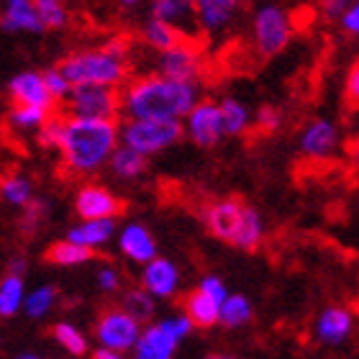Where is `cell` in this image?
<instances>
[{
    "mask_svg": "<svg viewBox=\"0 0 359 359\" xmlns=\"http://www.w3.org/2000/svg\"><path fill=\"white\" fill-rule=\"evenodd\" d=\"M97 285H100V290L105 292H113L118 287V272L113 267H103L97 272Z\"/></svg>",
    "mask_w": 359,
    "mask_h": 359,
    "instance_id": "cell-43",
    "label": "cell"
},
{
    "mask_svg": "<svg viewBox=\"0 0 359 359\" xmlns=\"http://www.w3.org/2000/svg\"><path fill=\"white\" fill-rule=\"evenodd\" d=\"M241 8V0H195L198 21L203 34H221L233 23Z\"/></svg>",
    "mask_w": 359,
    "mask_h": 359,
    "instance_id": "cell-17",
    "label": "cell"
},
{
    "mask_svg": "<svg viewBox=\"0 0 359 359\" xmlns=\"http://www.w3.org/2000/svg\"><path fill=\"white\" fill-rule=\"evenodd\" d=\"M142 337V321H136L126 308H105L95 321V339L100 346L116 349V352H128L134 349Z\"/></svg>",
    "mask_w": 359,
    "mask_h": 359,
    "instance_id": "cell-8",
    "label": "cell"
},
{
    "mask_svg": "<svg viewBox=\"0 0 359 359\" xmlns=\"http://www.w3.org/2000/svg\"><path fill=\"white\" fill-rule=\"evenodd\" d=\"M67 116L77 118H105L116 121L123 113V95L111 85H75L65 100Z\"/></svg>",
    "mask_w": 359,
    "mask_h": 359,
    "instance_id": "cell-5",
    "label": "cell"
},
{
    "mask_svg": "<svg viewBox=\"0 0 359 359\" xmlns=\"http://www.w3.org/2000/svg\"><path fill=\"white\" fill-rule=\"evenodd\" d=\"M208 359H233V357H226V354H213V357H208Z\"/></svg>",
    "mask_w": 359,
    "mask_h": 359,
    "instance_id": "cell-48",
    "label": "cell"
},
{
    "mask_svg": "<svg viewBox=\"0 0 359 359\" xmlns=\"http://www.w3.org/2000/svg\"><path fill=\"white\" fill-rule=\"evenodd\" d=\"M121 139L126 147L147 157L177 144L182 139V123L162 118H128L121 128Z\"/></svg>",
    "mask_w": 359,
    "mask_h": 359,
    "instance_id": "cell-6",
    "label": "cell"
},
{
    "mask_svg": "<svg viewBox=\"0 0 359 359\" xmlns=\"http://www.w3.org/2000/svg\"><path fill=\"white\" fill-rule=\"evenodd\" d=\"M151 15L182 31L185 39H190V41L203 34L198 11H195V0H151Z\"/></svg>",
    "mask_w": 359,
    "mask_h": 359,
    "instance_id": "cell-14",
    "label": "cell"
},
{
    "mask_svg": "<svg viewBox=\"0 0 359 359\" xmlns=\"http://www.w3.org/2000/svg\"><path fill=\"white\" fill-rule=\"evenodd\" d=\"M113 229H116V224H113V218H97V221H85V224L75 226L72 231H69L67 239L77 241V244H83V247H103L105 241L111 239Z\"/></svg>",
    "mask_w": 359,
    "mask_h": 359,
    "instance_id": "cell-24",
    "label": "cell"
},
{
    "mask_svg": "<svg viewBox=\"0 0 359 359\" xmlns=\"http://www.w3.org/2000/svg\"><path fill=\"white\" fill-rule=\"evenodd\" d=\"M177 267L170 259H162V257H154L151 262H147L142 272V287H147L154 298H172L175 290H177Z\"/></svg>",
    "mask_w": 359,
    "mask_h": 359,
    "instance_id": "cell-18",
    "label": "cell"
},
{
    "mask_svg": "<svg viewBox=\"0 0 359 359\" xmlns=\"http://www.w3.org/2000/svg\"><path fill=\"white\" fill-rule=\"evenodd\" d=\"M93 359H126L123 352H116V349H108V346H100L93 352Z\"/></svg>",
    "mask_w": 359,
    "mask_h": 359,
    "instance_id": "cell-44",
    "label": "cell"
},
{
    "mask_svg": "<svg viewBox=\"0 0 359 359\" xmlns=\"http://www.w3.org/2000/svg\"><path fill=\"white\" fill-rule=\"evenodd\" d=\"M118 247L121 252L128 257V259H134V262H151L154 257H157V247H154V239H151V233L139 224H131L126 226L118 236Z\"/></svg>",
    "mask_w": 359,
    "mask_h": 359,
    "instance_id": "cell-19",
    "label": "cell"
},
{
    "mask_svg": "<svg viewBox=\"0 0 359 359\" xmlns=\"http://www.w3.org/2000/svg\"><path fill=\"white\" fill-rule=\"evenodd\" d=\"M54 298H57V290L54 287H36V290L31 292L23 308H26V313L31 318H41L44 313H49V308L54 306Z\"/></svg>",
    "mask_w": 359,
    "mask_h": 359,
    "instance_id": "cell-35",
    "label": "cell"
},
{
    "mask_svg": "<svg viewBox=\"0 0 359 359\" xmlns=\"http://www.w3.org/2000/svg\"><path fill=\"white\" fill-rule=\"evenodd\" d=\"M339 144V128L326 118H316L300 134V151L311 159L329 157Z\"/></svg>",
    "mask_w": 359,
    "mask_h": 359,
    "instance_id": "cell-16",
    "label": "cell"
},
{
    "mask_svg": "<svg viewBox=\"0 0 359 359\" xmlns=\"http://www.w3.org/2000/svg\"><path fill=\"white\" fill-rule=\"evenodd\" d=\"M65 121H67V116H62V113H54L52 118H49L44 126L39 128V134H36L39 147H44V149H60L62 136H65Z\"/></svg>",
    "mask_w": 359,
    "mask_h": 359,
    "instance_id": "cell-34",
    "label": "cell"
},
{
    "mask_svg": "<svg viewBox=\"0 0 359 359\" xmlns=\"http://www.w3.org/2000/svg\"><path fill=\"white\" fill-rule=\"evenodd\" d=\"M118 123L105 118H77L67 116L65 136L60 144L62 165L69 175H88L113 157L118 149Z\"/></svg>",
    "mask_w": 359,
    "mask_h": 359,
    "instance_id": "cell-2",
    "label": "cell"
},
{
    "mask_svg": "<svg viewBox=\"0 0 359 359\" xmlns=\"http://www.w3.org/2000/svg\"><path fill=\"white\" fill-rule=\"evenodd\" d=\"M187 134L198 147H216L221 142V136L226 134L224 126V113H221V103H213V100H201L193 111L187 113Z\"/></svg>",
    "mask_w": 359,
    "mask_h": 359,
    "instance_id": "cell-11",
    "label": "cell"
},
{
    "mask_svg": "<svg viewBox=\"0 0 359 359\" xmlns=\"http://www.w3.org/2000/svg\"><path fill=\"white\" fill-rule=\"evenodd\" d=\"M249 205L236 201V198H224V201H213L203 208V221L218 241L224 244H236L244 221H247Z\"/></svg>",
    "mask_w": 359,
    "mask_h": 359,
    "instance_id": "cell-9",
    "label": "cell"
},
{
    "mask_svg": "<svg viewBox=\"0 0 359 359\" xmlns=\"http://www.w3.org/2000/svg\"><path fill=\"white\" fill-rule=\"evenodd\" d=\"M8 95L11 103H23V105H39L46 111H54V95L46 88L44 72H18L8 80Z\"/></svg>",
    "mask_w": 359,
    "mask_h": 359,
    "instance_id": "cell-13",
    "label": "cell"
},
{
    "mask_svg": "<svg viewBox=\"0 0 359 359\" xmlns=\"http://www.w3.org/2000/svg\"><path fill=\"white\" fill-rule=\"evenodd\" d=\"M111 167L113 172L118 175V177H126V180H134L144 172V167H147V159H144L142 151L131 149V147H118V149L113 151L111 157Z\"/></svg>",
    "mask_w": 359,
    "mask_h": 359,
    "instance_id": "cell-26",
    "label": "cell"
},
{
    "mask_svg": "<svg viewBox=\"0 0 359 359\" xmlns=\"http://www.w3.org/2000/svg\"><path fill=\"white\" fill-rule=\"evenodd\" d=\"M157 72L172 80H185V83H198L203 75V54L198 44H193L190 39L182 44L159 52L157 57Z\"/></svg>",
    "mask_w": 359,
    "mask_h": 359,
    "instance_id": "cell-10",
    "label": "cell"
},
{
    "mask_svg": "<svg viewBox=\"0 0 359 359\" xmlns=\"http://www.w3.org/2000/svg\"><path fill=\"white\" fill-rule=\"evenodd\" d=\"M121 308H126L128 313L134 316L136 321H149L154 316V303H151V292L147 287H131V290L123 295V303Z\"/></svg>",
    "mask_w": 359,
    "mask_h": 359,
    "instance_id": "cell-30",
    "label": "cell"
},
{
    "mask_svg": "<svg viewBox=\"0 0 359 359\" xmlns=\"http://www.w3.org/2000/svg\"><path fill=\"white\" fill-rule=\"evenodd\" d=\"M123 116L126 118L180 121L201 103L198 83L172 80L165 75H142L123 85Z\"/></svg>",
    "mask_w": 359,
    "mask_h": 359,
    "instance_id": "cell-1",
    "label": "cell"
},
{
    "mask_svg": "<svg viewBox=\"0 0 359 359\" xmlns=\"http://www.w3.org/2000/svg\"><path fill=\"white\" fill-rule=\"evenodd\" d=\"M0 26H3L6 34H18V31H26V34H41V31H46V26H44V21H41V15H39V8L34 0H6Z\"/></svg>",
    "mask_w": 359,
    "mask_h": 359,
    "instance_id": "cell-15",
    "label": "cell"
},
{
    "mask_svg": "<svg viewBox=\"0 0 359 359\" xmlns=\"http://www.w3.org/2000/svg\"><path fill=\"white\" fill-rule=\"evenodd\" d=\"M52 116L54 111H46V108H39V105L11 103V108H8V123L13 128H21V131H29V128L39 131Z\"/></svg>",
    "mask_w": 359,
    "mask_h": 359,
    "instance_id": "cell-25",
    "label": "cell"
},
{
    "mask_svg": "<svg viewBox=\"0 0 359 359\" xmlns=\"http://www.w3.org/2000/svg\"><path fill=\"white\" fill-rule=\"evenodd\" d=\"M39 8V15L44 21L46 29H65L67 26V8L65 0H34Z\"/></svg>",
    "mask_w": 359,
    "mask_h": 359,
    "instance_id": "cell-32",
    "label": "cell"
},
{
    "mask_svg": "<svg viewBox=\"0 0 359 359\" xmlns=\"http://www.w3.org/2000/svg\"><path fill=\"white\" fill-rule=\"evenodd\" d=\"M23 303H26V298H23V277L8 272L3 277V283H0V316L3 318L13 316Z\"/></svg>",
    "mask_w": 359,
    "mask_h": 359,
    "instance_id": "cell-27",
    "label": "cell"
},
{
    "mask_svg": "<svg viewBox=\"0 0 359 359\" xmlns=\"http://www.w3.org/2000/svg\"><path fill=\"white\" fill-rule=\"evenodd\" d=\"M121 6H126V8H134V6H139V3H142V0H118Z\"/></svg>",
    "mask_w": 359,
    "mask_h": 359,
    "instance_id": "cell-47",
    "label": "cell"
},
{
    "mask_svg": "<svg viewBox=\"0 0 359 359\" xmlns=\"http://www.w3.org/2000/svg\"><path fill=\"white\" fill-rule=\"evenodd\" d=\"M221 113H224L226 134H231V136L244 134L249 128V123H252L247 105L241 103V100H236V97H224V100H221Z\"/></svg>",
    "mask_w": 359,
    "mask_h": 359,
    "instance_id": "cell-28",
    "label": "cell"
},
{
    "mask_svg": "<svg viewBox=\"0 0 359 359\" xmlns=\"http://www.w3.org/2000/svg\"><path fill=\"white\" fill-rule=\"evenodd\" d=\"M142 39L144 44L149 46V49H154V52H167V49L187 41L182 31H177L175 26L162 21V18H154V15H149V21L142 26Z\"/></svg>",
    "mask_w": 359,
    "mask_h": 359,
    "instance_id": "cell-22",
    "label": "cell"
},
{
    "mask_svg": "<svg viewBox=\"0 0 359 359\" xmlns=\"http://www.w3.org/2000/svg\"><path fill=\"white\" fill-rule=\"evenodd\" d=\"M349 159L359 167V136L352 142V147H349Z\"/></svg>",
    "mask_w": 359,
    "mask_h": 359,
    "instance_id": "cell-46",
    "label": "cell"
},
{
    "mask_svg": "<svg viewBox=\"0 0 359 359\" xmlns=\"http://www.w3.org/2000/svg\"><path fill=\"white\" fill-rule=\"evenodd\" d=\"M180 306H182V313L190 316L195 326H201V329H208V326L221 321V303H216L203 290L187 292Z\"/></svg>",
    "mask_w": 359,
    "mask_h": 359,
    "instance_id": "cell-21",
    "label": "cell"
},
{
    "mask_svg": "<svg viewBox=\"0 0 359 359\" xmlns=\"http://www.w3.org/2000/svg\"><path fill=\"white\" fill-rule=\"evenodd\" d=\"M352 6L354 0H321V15L326 21H341Z\"/></svg>",
    "mask_w": 359,
    "mask_h": 359,
    "instance_id": "cell-40",
    "label": "cell"
},
{
    "mask_svg": "<svg viewBox=\"0 0 359 359\" xmlns=\"http://www.w3.org/2000/svg\"><path fill=\"white\" fill-rule=\"evenodd\" d=\"M252 36H255L257 52L262 54V57L280 54L292 39L290 13L280 3H275V0L259 3L255 15H252Z\"/></svg>",
    "mask_w": 359,
    "mask_h": 359,
    "instance_id": "cell-4",
    "label": "cell"
},
{
    "mask_svg": "<svg viewBox=\"0 0 359 359\" xmlns=\"http://www.w3.org/2000/svg\"><path fill=\"white\" fill-rule=\"evenodd\" d=\"M193 318L187 313L165 318L142 331V337L134 346V359H172L177 341L193 331Z\"/></svg>",
    "mask_w": 359,
    "mask_h": 359,
    "instance_id": "cell-7",
    "label": "cell"
},
{
    "mask_svg": "<svg viewBox=\"0 0 359 359\" xmlns=\"http://www.w3.org/2000/svg\"><path fill=\"white\" fill-rule=\"evenodd\" d=\"M341 29L346 31V34H352V36H359V0H354V6L349 8L344 13V18H341Z\"/></svg>",
    "mask_w": 359,
    "mask_h": 359,
    "instance_id": "cell-42",
    "label": "cell"
},
{
    "mask_svg": "<svg viewBox=\"0 0 359 359\" xmlns=\"http://www.w3.org/2000/svg\"><path fill=\"white\" fill-rule=\"evenodd\" d=\"M44 80H46V88H49V93L54 95V100H57V103H60V100H67L69 93H72V88H75V85L67 80V75L60 69V65L46 69Z\"/></svg>",
    "mask_w": 359,
    "mask_h": 359,
    "instance_id": "cell-36",
    "label": "cell"
},
{
    "mask_svg": "<svg viewBox=\"0 0 359 359\" xmlns=\"http://www.w3.org/2000/svg\"><path fill=\"white\" fill-rule=\"evenodd\" d=\"M352 323H354L352 313L346 308L331 306L318 316V321H316V337L321 339V341H329V344H339V341H344L349 337Z\"/></svg>",
    "mask_w": 359,
    "mask_h": 359,
    "instance_id": "cell-20",
    "label": "cell"
},
{
    "mask_svg": "<svg viewBox=\"0 0 359 359\" xmlns=\"http://www.w3.org/2000/svg\"><path fill=\"white\" fill-rule=\"evenodd\" d=\"M60 69L72 85H111L121 88L128 77V41L113 39L97 49H83L65 57Z\"/></svg>",
    "mask_w": 359,
    "mask_h": 359,
    "instance_id": "cell-3",
    "label": "cell"
},
{
    "mask_svg": "<svg viewBox=\"0 0 359 359\" xmlns=\"http://www.w3.org/2000/svg\"><path fill=\"white\" fill-rule=\"evenodd\" d=\"M46 213V205L41 201H31L26 208H23V216H21V231L23 233H34L36 231V226L41 224V218Z\"/></svg>",
    "mask_w": 359,
    "mask_h": 359,
    "instance_id": "cell-37",
    "label": "cell"
},
{
    "mask_svg": "<svg viewBox=\"0 0 359 359\" xmlns=\"http://www.w3.org/2000/svg\"><path fill=\"white\" fill-rule=\"evenodd\" d=\"M18 359H39V357H34V354H21Z\"/></svg>",
    "mask_w": 359,
    "mask_h": 359,
    "instance_id": "cell-49",
    "label": "cell"
},
{
    "mask_svg": "<svg viewBox=\"0 0 359 359\" xmlns=\"http://www.w3.org/2000/svg\"><path fill=\"white\" fill-rule=\"evenodd\" d=\"M252 318V306L244 295H229L221 306V323L233 329V326H244Z\"/></svg>",
    "mask_w": 359,
    "mask_h": 359,
    "instance_id": "cell-31",
    "label": "cell"
},
{
    "mask_svg": "<svg viewBox=\"0 0 359 359\" xmlns=\"http://www.w3.org/2000/svg\"><path fill=\"white\" fill-rule=\"evenodd\" d=\"M52 334H54V339H57V344L65 346L69 354H77V357H80V354L88 352V341H85V337L72 326V323H57L52 329Z\"/></svg>",
    "mask_w": 359,
    "mask_h": 359,
    "instance_id": "cell-33",
    "label": "cell"
},
{
    "mask_svg": "<svg viewBox=\"0 0 359 359\" xmlns=\"http://www.w3.org/2000/svg\"><path fill=\"white\" fill-rule=\"evenodd\" d=\"M344 97L346 105L352 111H359V60L354 62L349 72H346V83H344Z\"/></svg>",
    "mask_w": 359,
    "mask_h": 359,
    "instance_id": "cell-38",
    "label": "cell"
},
{
    "mask_svg": "<svg viewBox=\"0 0 359 359\" xmlns=\"http://www.w3.org/2000/svg\"><path fill=\"white\" fill-rule=\"evenodd\" d=\"M75 210L85 221H97V218L121 216L126 210V203L100 185H85L75 195Z\"/></svg>",
    "mask_w": 359,
    "mask_h": 359,
    "instance_id": "cell-12",
    "label": "cell"
},
{
    "mask_svg": "<svg viewBox=\"0 0 359 359\" xmlns=\"http://www.w3.org/2000/svg\"><path fill=\"white\" fill-rule=\"evenodd\" d=\"M198 290H203L205 295H210V298L216 300V303H221V306H224V300L229 298V292H226L224 283H221L218 277H213V275L203 277V280H201V287H198Z\"/></svg>",
    "mask_w": 359,
    "mask_h": 359,
    "instance_id": "cell-41",
    "label": "cell"
},
{
    "mask_svg": "<svg viewBox=\"0 0 359 359\" xmlns=\"http://www.w3.org/2000/svg\"><path fill=\"white\" fill-rule=\"evenodd\" d=\"M0 190H3V198H6L11 205H18V208H26L31 201H34V190H31V182L23 175H6L3 177V185H0Z\"/></svg>",
    "mask_w": 359,
    "mask_h": 359,
    "instance_id": "cell-29",
    "label": "cell"
},
{
    "mask_svg": "<svg viewBox=\"0 0 359 359\" xmlns=\"http://www.w3.org/2000/svg\"><path fill=\"white\" fill-rule=\"evenodd\" d=\"M46 262L52 264H60V267H75V264H85L93 259V249L83 247V244H77L72 239H65V241H57L52 247L44 252Z\"/></svg>",
    "mask_w": 359,
    "mask_h": 359,
    "instance_id": "cell-23",
    "label": "cell"
},
{
    "mask_svg": "<svg viewBox=\"0 0 359 359\" xmlns=\"http://www.w3.org/2000/svg\"><path fill=\"white\" fill-rule=\"evenodd\" d=\"M23 269H26V264H23L21 257H13V259H11V264H8V272H11V275H21L23 277Z\"/></svg>",
    "mask_w": 359,
    "mask_h": 359,
    "instance_id": "cell-45",
    "label": "cell"
},
{
    "mask_svg": "<svg viewBox=\"0 0 359 359\" xmlns=\"http://www.w3.org/2000/svg\"><path fill=\"white\" fill-rule=\"evenodd\" d=\"M255 123L262 134H272V131L280 126V111H277L275 105H262V108L257 111Z\"/></svg>",
    "mask_w": 359,
    "mask_h": 359,
    "instance_id": "cell-39",
    "label": "cell"
}]
</instances>
